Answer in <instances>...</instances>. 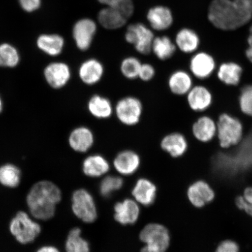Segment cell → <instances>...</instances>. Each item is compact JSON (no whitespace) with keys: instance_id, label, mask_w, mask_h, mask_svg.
<instances>
[{"instance_id":"ee69618b","label":"cell","mask_w":252,"mask_h":252,"mask_svg":"<svg viewBox=\"0 0 252 252\" xmlns=\"http://www.w3.org/2000/svg\"><path fill=\"white\" fill-rule=\"evenodd\" d=\"M243 212L248 214V216L252 217V205L248 204L247 201H246Z\"/></svg>"},{"instance_id":"44dd1931","label":"cell","mask_w":252,"mask_h":252,"mask_svg":"<svg viewBox=\"0 0 252 252\" xmlns=\"http://www.w3.org/2000/svg\"><path fill=\"white\" fill-rule=\"evenodd\" d=\"M141 163L139 155L135 151L126 150L117 154L113 160V165L119 173L130 175L137 171Z\"/></svg>"},{"instance_id":"f6af8a7d","label":"cell","mask_w":252,"mask_h":252,"mask_svg":"<svg viewBox=\"0 0 252 252\" xmlns=\"http://www.w3.org/2000/svg\"><path fill=\"white\" fill-rule=\"evenodd\" d=\"M2 109V103L1 97H0V113L1 112Z\"/></svg>"},{"instance_id":"30bf717a","label":"cell","mask_w":252,"mask_h":252,"mask_svg":"<svg viewBox=\"0 0 252 252\" xmlns=\"http://www.w3.org/2000/svg\"><path fill=\"white\" fill-rule=\"evenodd\" d=\"M216 191L209 182L198 179L189 185L187 197L189 203L197 209L212 203L216 198Z\"/></svg>"},{"instance_id":"e0dca14e","label":"cell","mask_w":252,"mask_h":252,"mask_svg":"<svg viewBox=\"0 0 252 252\" xmlns=\"http://www.w3.org/2000/svg\"><path fill=\"white\" fill-rule=\"evenodd\" d=\"M194 85L191 74L185 69H177L170 74L168 87L170 92L176 96H185Z\"/></svg>"},{"instance_id":"f1b7e54d","label":"cell","mask_w":252,"mask_h":252,"mask_svg":"<svg viewBox=\"0 0 252 252\" xmlns=\"http://www.w3.org/2000/svg\"><path fill=\"white\" fill-rule=\"evenodd\" d=\"M176 49L177 47L169 37L163 36L154 38L151 52L159 61H166L174 56Z\"/></svg>"},{"instance_id":"7402d4cb","label":"cell","mask_w":252,"mask_h":252,"mask_svg":"<svg viewBox=\"0 0 252 252\" xmlns=\"http://www.w3.org/2000/svg\"><path fill=\"white\" fill-rule=\"evenodd\" d=\"M87 109L94 118L99 120L109 119L114 113V106L108 97L94 94L87 103Z\"/></svg>"},{"instance_id":"2e32d148","label":"cell","mask_w":252,"mask_h":252,"mask_svg":"<svg viewBox=\"0 0 252 252\" xmlns=\"http://www.w3.org/2000/svg\"><path fill=\"white\" fill-rule=\"evenodd\" d=\"M105 74L102 63L94 58H90L81 63L78 69L79 77L88 86L98 84Z\"/></svg>"},{"instance_id":"5bb4252c","label":"cell","mask_w":252,"mask_h":252,"mask_svg":"<svg viewBox=\"0 0 252 252\" xmlns=\"http://www.w3.org/2000/svg\"><path fill=\"white\" fill-rule=\"evenodd\" d=\"M96 25L90 19H82L74 25L72 36L79 50L87 51L92 45Z\"/></svg>"},{"instance_id":"74e56055","label":"cell","mask_w":252,"mask_h":252,"mask_svg":"<svg viewBox=\"0 0 252 252\" xmlns=\"http://www.w3.org/2000/svg\"><path fill=\"white\" fill-rule=\"evenodd\" d=\"M113 8L117 9L126 19L130 18L134 12L132 0H120Z\"/></svg>"},{"instance_id":"4fadbf2b","label":"cell","mask_w":252,"mask_h":252,"mask_svg":"<svg viewBox=\"0 0 252 252\" xmlns=\"http://www.w3.org/2000/svg\"><path fill=\"white\" fill-rule=\"evenodd\" d=\"M160 146L173 158H181L188 151L189 141L187 135L182 132L173 131L162 138Z\"/></svg>"},{"instance_id":"7c38bea8","label":"cell","mask_w":252,"mask_h":252,"mask_svg":"<svg viewBox=\"0 0 252 252\" xmlns=\"http://www.w3.org/2000/svg\"><path fill=\"white\" fill-rule=\"evenodd\" d=\"M191 134L201 143H209L216 138L217 122L209 115L201 113L191 126Z\"/></svg>"},{"instance_id":"5b68a950","label":"cell","mask_w":252,"mask_h":252,"mask_svg":"<svg viewBox=\"0 0 252 252\" xmlns=\"http://www.w3.org/2000/svg\"><path fill=\"white\" fill-rule=\"evenodd\" d=\"M114 113L122 125L128 127L136 126L143 116V103L134 96L123 97L114 106Z\"/></svg>"},{"instance_id":"f546056e","label":"cell","mask_w":252,"mask_h":252,"mask_svg":"<svg viewBox=\"0 0 252 252\" xmlns=\"http://www.w3.org/2000/svg\"><path fill=\"white\" fill-rule=\"evenodd\" d=\"M67 252H90V244L82 237L80 228L71 230L65 243Z\"/></svg>"},{"instance_id":"603a6c76","label":"cell","mask_w":252,"mask_h":252,"mask_svg":"<svg viewBox=\"0 0 252 252\" xmlns=\"http://www.w3.org/2000/svg\"><path fill=\"white\" fill-rule=\"evenodd\" d=\"M137 202L145 206H149L155 201L157 196L156 185L149 179H138L132 190Z\"/></svg>"},{"instance_id":"ba28073f","label":"cell","mask_w":252,"mask_h":252,"mask_svg":"<svg viewBox=\"0 0 252 252\" xmlns=\"http://www.w3.org/2000/svg\"><path fill=\"white\" fill-rule=\"evenodd\" d=\"M215 58L206 51L196 52L188 62V70L195 81L207 80L215 73L217 68Z\"/></svg>"},{"instance_id":"9a60e30c","label":"cell","mask_w":252,"mask_h":252,"mask_svg":"<svg viewBox=\"0 0 252 252\" xmlns=\"http://www.w3.org/2000/svg\"><path fill=\"white\" fill-rule=\"evenodd\" d=\"M243 72L244 68L239 63L227 61L220 63L214 74L225 86L237 87L240 86Z\"/></svg>"},{"instance_id":"8992f818","label":"cell","mask_w":252,"mask_h":252,"mask_svg":"<svg viewBox=\"0 0 252 252\" xmlns=\"http://www.w3.org/2000/svg\"><path fill=\"white\" fill-rule=\"evenodd\" d=\"M9 229L11 234L21 244L31 243L40 234V225L26 213L20 212L12 220Z\"/></svg>"},{"instance_id":"52a82bcc","label":"cell","mask_w":252,"mask_h":252,"mask_svg":"<svg viewBox=\"0 0 252 252\" xmlns=\"http://www.w3.org/2000/svg\"><path fill=\"white\" fill-rule=\"evenodd\" d=\"M72 210L75 216L83 222L93 223L97 217L94 197L86 189L75 191L72 196Z\"/></svg>"},{"instance_id":"9c48e42d","label":"cell","mask_w":252,"mask_h":252,"mask_svg":"<svg viewBox=\"0 0 252 252\" xmlns=\"http://www.w3.org/2000/svg\"><path fill=\"white\" fill-rule=\"evenodd\" d=\"M154 38L153 32L140 23L130 25L125 34L126 42L133 45L136 51L143 55L151 52Z\"/></svg>"},{"instance_id":"484cf974","label":"cell","mask_w":252,"mask_h":252,"mask_svg":"<svg viewBox=\"0 0 252 252\" xmlns=\"http://www.w3.org/2000/svg\"><path fill=\"white\" fill-rule=\"evenodd\" d=\"M109 163L105 157L99 154H94L86 158L83 163L85 175L91 178H98L109 171Z\"/></svg>"},{"instance_id":"8d00e7d4","label":"cell","mask_w":252,"mask_h":252,"mask_svg":"<svg viewBox=\"0 0 252 252\" xmlns=\"http://www.w3.org/2000/svg\"><path fill=\"white\" fill-rule=\"evenodd\" d=\"M155 67L150 63H142L138 78L143 82H149L155 77Z\"/></svg>"},{"instance_id":"ffe728a7","label":"cell","mask_w":252,"mask_h":252,"mask_svg":"<svg viewBox=\"0 0 252 252\" xmlns=\"http://www.w3.org/2000/svg\"><path fill=\"white\" fill-rule=\"evenodd\" d=\"M114 217L116 221L122 225H132L139 218L140 210L137 202L126 199L115 204Z\"/></svg>"},{"instance_id":"60d3db41","label":"cell","mask_w":252,"mask_h":252,"mask_svg":"<svg viewBox=\"0 0 252 252\" xmlns=\"http://www.w3.org/2000/svg\"><path fill=\"white\" fill-rule=\"evenodd\" d=\"M242 194L247 203L252 205V186L246 187Z\"/></svg>"},{"instance_id":"d6986e66","label":"cell","mask_w":252,"mask_h":252,"mask_svg":"<svg viewBox=\"0 0 252 252\" xmlns=\"http://www.w3.org/2000/svg\"><path fill=\"white\" fill-rule=\"evenodd\" d=\"M94 135L90 127L79 126L71 132L68 143L71 149L78 153H86L94 146Z\"/></svg>"},{"instance_id":"277c9868","label":"cell","mask_w":252,"mask_h":252,"mask_svg":"<svg viewBox=\"0 0 252 252\" xmlns=\"http://www.w3.org/2000/svg\"><path fill=\"white\" fill-rule=\"evenodd\" d=\"M141 242L146 244L141 252H166L171 244V235L165 226L149 223L141 230Z\"/></svg>"},{"instance_id":"d4e9b609","label":"cell","mask_w":252,"mask_h":252,"mask_svg":"<svg viewBox=\"0 0 252 252\" xmlns=\"http://www.w3.org/2000/svg\"><path fill=\"white\" fill-rule=\"evenodd\" d=\"M151 27L156 31H164L171 26L173 16L168 8L157 6L151 8L147 14Z\"/></svg>"},{"instance_id":"1f68e13d","label":"cell","mask_w":252,"mask_h":252,"mask_svg":"<svg viewBox=\"0 0 252 252\" xmlns=\"http://www.w3.org/2000/svg\"><path fill=\"white\" fill-rule=\"evenodd\" d=\"M21 172L17 166L6 164L0 167V183L5 187L15 188L20 184Z\"/></svg>"},{"instance_id":"ab89813d","label":"cell","mask_w":252,"mask_h":252,"mask_svg":"<svg viewBox=\"0 0 252 252\" xmlns=\"http://www.w3.org/2000/svg\"><path fill=\"white\" fill-rule=\"evenodd\" d=\"M247 44L248 46L245 50V56L249 62L252 64V25L249 31Z\"/></svg>"},{"instance_id":"7bdbcfd3","label":"cell","mask_w":252,"mask_h":252,"mask_svg":"<svg viewBox=\"0 0 252 252\" xmlns=\"http://www.w3.org/2000/svg\"><path fill=\"white\" fill-rule=\"evenodd\" d=\"M37 252H60L55 247H51V246H47L39 249Z\"/></svg>"},{"instance_id":"836d02e7","label":"cell","mask_w":252,"mask_h":252,"mask_svg":"<svg viewBox=\"0 0 252 252\" xmlns=\"http://www.w3.org/2000/svg\"><path fill=\"white\" fill-rule=\"evenodd\" d=\"M20 62V55L17 49L9 43L0 45V66L14 67Z\"/></svg>"},{"instance_id":"e575fe53","label":"cell","mask_w":252,"mask_h":252,"mask_svg":"<svg viewBox=\"0 0 252 252\" xmlns=\"http://www.w3.org/2000/svg\"><path fill=\"white\" fill-rule=\"evenodd\" d=\"M124 181L121 177L116 176H108L104 178L99 185V192L102 196L109 197L114 192L121 189Z\"/></svg>"},{"instance_id":"7a4b0ae2","label":"cell","mask_w":252,"mask_h":252,"mask_svg":"<svg viewBox=\"0 0 252 252\" xmlns=\"http://www.w3.org/2000/svg\"><path fill=\"white\" fill-rule=\"evenodd\" d=\"M61 199V191L56 185L49 181H42L31 188L27 201L34 218L47 220L55 215L56 206Z\"/></svg>"},{"instance_id":"8fae6325","label":"cell","mask_w":252,"mask_h":252,"mask_svg":"<svg viewBox=\"0 0 252 252\" xmlns=\"http://www.w3.org/2000/svg\"><path fill=\"white\" fill-rule=\"evenodd\" d=\"M186 97V102L191 111L204 113L212 106L213 95L209 88L203 84H194Z\"/></svg>"},{"instance_id":"ac0fdd59","label":"cell","mask_w":252,"mask_h":252,"mask_svg":"<svg viewBox=\"0 0 252 252\" xmlns=\"http://www.w3.org/2000/svg\"><path fill=\"white\" fill-rule=\"evenodd\" d=\"M44 75L50 86L55 89L64 87L70 80L71 71L70 67L64 63H53L47 65Z\"/></svg>"},{"instance_id":"cb8c5ba5","label":"cell","mask_w":252,"mask_h":252,"mask_svg":"<svg viewBox=\"0 0 252 252\" xmlns=\"http://www.w3.org/2000/svg\"><path fill=\"white\" fill-rule=\"evenodd\" d=\"M175 45L183 53L186 55L193 54L199 48L200 40L194 31L184 28L176 34Z\"/></svg>"},{"instance_id":"b9f144b4","label":"cell","mask_w":252,"mask_h":252,"mask_svg":"<svg viewBox=\"0 0 252 252\" xmlns=\"http://www.w3.org/2000/svg\"><path fill=\"white\" fill-rule=\"evenodd\" d=\"M101 4L108 5V7H113L120 0H97Z\"/></svg>"},{"instance_id":"d6a6232c","label":"cell","mask_w":252,"mask_h":252,"mask_svg":"<svg viewBox=\"0 0 252 252\" xmlns=\"http://www.w3.org/2000/svg\"><path fill=\"white\" fill-rule=\"evenodd\" d=\"M141 65V62L135 57H127L121 62L120 71L125 78L134 80L138 78Z\"/></svg>"},{"instance_id":"d590c367","label":"cell","mask_w":252,"mask_h":252,"mask_svg":"<svg viewBox=\"0 0 252 252\" xmlns=\"http://www.w3.org/2000/svg\"><path fill=\"white\" fill-rule=\"evenodd\" d=\"M214 252H240V247L236 241L226 239L220 242Z\"/></svg>"},{"instance_id":"3957f363","label":"cell","mask_w":252,"mask_h":252,"mask_svg":"<svg viewBox=\"0 0 252 252\" xmlns=\"http://www.w3.org/2000/svg\"><path fill=\"white\" fill-rule=\"evenodd\" d=\"M216 122V139L220 149L228 150L241 143L244 137L245 127L240 119L231 113L222 112Z\"/></svg>"},{"instance_id":"f35d334b","label":"cell","mask_w":252,"mask_h":252,"mask_svg":"<svg viewBox=\"0 0 252 252\" xmlns=\"http://www.w3.org/2000/svg\"><path fill=\"white\" fill-rule=\"evenodd\" d=\"M22 9L27 12H33L40 8L42 0H18Z\"/></svg>"},{"instance_id":"6da1fadb","label":"cell","mask_w":252,"mask_h":252,"mask_svg":"<svg viewBox=\"0 0 252 252\" xmlns=\"http://www.w3.org/2000/svg\"><path fill=\"white\" fill-rule=\"evenodd\" d=\"M208 18L214 27L224 31H235L252 18V0H213Z\"/></svg>"},{"instance_id":"83f0119b","label":"cell","mask_w":252,"mask_h":252,"mask_svg":"<svg viewBox=\"0 0 252 252\" xmlns=\"http://www.w3.org/2000/svg\"><path fill=\"white\" fill-rule=\"evenodd\" d=\"M127 20L117 9L111 7L102 9L98 14L100 24L108 30H116L124 27Z\"/></svg>"},{"instance_id":"4dcf8cb0","label":"cell","mask_w":252,"mask_h":252,"mask_svg":"<svg viewBox=\"0 0 252 252\" xmlns=\"http://www.w3.org/2000/svg\"><path fill=\"white\" fill-rule=\"evenodd\" d=\"M238 102L242 114L252 119V84L239 86Z\"/></svg>"},{"instance_id":"4316f807","label":"cell","mask_w":252,"mask_h":252,"mask_svg":"<svg viewBox=\"0 0 252 252\" xmlns=\"http://www.w3.org/2000/svg\"><path fill=\"white\" fill-rule=\"evenodd\" d=\"M38 48L52 56L61 54L64 46V40L58 34H42L37 39Z\"/></svg>"}]
</instances>
